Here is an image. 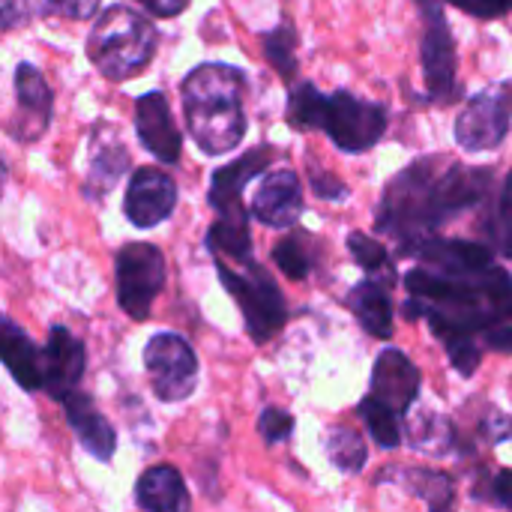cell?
I'll return each mask as SVG.
<instances>
[{
    "mask_svg": "<svg viewBox=\"0 0 512 512\" xmlns=\"http://www.w3.org/2000/svg\"><path fill=\"white\" fill-rule=\"evenodd\" d=\"M348 306L369 336L384 342L393 336V303L378 282H360L348 294Z\"/></svg>",
    "mask_w": 512,
    "mask_h": 512,
    "instance_id": "obj_22",
    "label": "cell"
},
{
    "mask_svg": "<svg viewBox=\"0 0 512 512\" xmlns=\"http://www.w3.org/2000/svg\"><path fill=\"white\" fill-rule=\"evenodd\" d=\"M492 495L501 507H510L512 510V471H498L495 474V483H492Z\"/></svg>",
    "mask_w": 512,
    "mask_h": 512,
    "instance_id": "obj_38",
    "label": "cell"
},
{
    "mask_svg": "<svg viewBox=\"0 0 512 512\" xmlns=\"http://www.w3.org/2000/svg\"><path fill=\"white\" fill-rule=\"evenodd\" d=\"M144 369L153 393L162 402H183L198 384V357L177 333H156L144 348Z\"/></svg>",
    "mask_w": 512,
    "mask_h": 512,
    "instance_id": "obj_7",
    "label": "cell"
},
{
    "mask_svg": "<svg viewBox=\"0 0 512 512\" xmlns=\"http://www.w3.org/2000/svg\"><path fill=\"white\" fill-rule=\"evenodd\" d=\"M512 123V87L480 90L456 117V141L468 153H486L504 144Z\"/></svg>",
    "mask_w": 512,
    "mask_h": 512,
    "instance_id": "obj_8",
    "label": "cell"
},
{
    "mask_svg": "<svg viewBox=\"0 0 512 512\" xmlns=\"http://www.w3.org/2000/svg\"><path fill=\"white\" fill-rule=\"evenodd\" d=\"M117 303L132 321H147L165 288V258L150 243H129L114 258Z\"/></svg>",
    "mask_w": 512,
    "mask_h": 512,
    "instance_id": "obj_5",
    "label": "cell"
},
{
    "mask_svg": "<svg viewBox=\"0 0 512 512\" xmlns=\"http://www.w3.org/2000/svg\"><path fill=\"white\" fill-rule=\"evenodd\" d=\"M489 234H492L495 249L501 255L512 258V171L507 174L504 186H501V195H498V204H495V216H492Z\"/></svg>",
    "mask_w": 512,
    "mask_h": 512,
    "instance_id": "obj_30",
    "label": "cell"
},
{
    "mask_svg": "<svg viewBox=\"0 0 512 512\" xmlns=\"http://www.w3.org/2000/svg\"><path fill=\"white\" fill-rule=\"evenodd\" d=\"M312 189H315V195H321L327 201H339L348 195V186L342 180H336L333 174H321V171H312Z\"/></svg>",
    "mask_w": 512,
    "mask_h": 512,
    "instance_id": "obj_36",
    "label": "cell"
},
{
    "mask_svg": "<svg viewBox=\"0 0 512 512\" xmlns=\"http://www.w3.org/2000/svg\"><path fill=\"white\" fill-rule=\"evenodd\" d=\"M138 504L147 512H192V498L177 468L156 465L141 474L135 489Z\"/></svg>",
    "mask_w": 512,
    "mask_h": 512,
    "instance_id": "obj_21",
    "label": "cell"
},
{
    "mask_svg": "<svg viewBox=\"0 0 512 512\" xmlns=\"http://www.w3.org/2000/svg\"><path fill=\"white\" fill-rule=\"evenodd\" d=\"M135 3H141L150 15H159V18H174L189 6V0H135Z\"/></svg>",
    "mask_w": 512,
    "mask_h": 512,
    "instance_id": "obj_37",
    "label": "cell"
},
{
    "mask_svg": "<svg viewBox=\"0 0 512 512\" xmlns=\"http://www.w3.org/2000/svg\"><path fill=\"white\" fill-rule=\"evenodd\" d=\"M216 270L222 276V285L237 300V306H240V312L246 318L249 336L255 342L273 339L285 327V318H288L285 297H282L279 285L255 261L231 264V261L216 258Z\"/></svg>",
    "mask_w": 512,
    "mask_h": 512,
    "instance_id": "obj_4",
    "label": "cell"
},
{
    "mask_svg": "<svg viewBox=\"0 0 512 512\" xmlns=\"http://www.w3.org/2000/svg\"><path fill=\"white\" fill-rule=\"evenodd\" d=\"M258 432L267 444H279L294 432V417L282 408H267L258 420Z\"/></svg>",
    "mask_w": 512,
    "mask_h": 512,
    "instance_id": "obj_34",
    "label": "cell"
},
{
    "mask_svg": "<svg viewBox=\"0 0 512 512\" xmlns=\"http://www.w3.org/2000/svg\"><path fill=\"white\" fill-rule=\"evenodd\" d=\"M303 213V186L300 177L288 168L264 177L252 198V216L270 228H288Z\"/></svg>",
    "mask_w": 512,
    "mask_h": 512,
    "instance_id": "obj_15",
    "label": "cell"
},
{
    "mask_svg": "<svg viewBox=\"0 0 512 512\" xmlns=\"http://www.w3.org/2000/svg\"><path fill=\"white\" fill-rule=\"evenodd\" d=\"M444 348H447L450 363H453L465 378H471V375L480 369L483 351L474 345V339H471V336H447V339H444Z\"/></svg>",
    "mask_w": 512,
    "mask_h": 512,
    "instance_id": "obj_32",
    "label": "cell"
},
{
    "mask_svg": "<svg viewBox=\"0 0 512 512\" xmlns=\"http://www.w3.org/2000/svg\"><path fill=\"white\" fill-rule=\"evenodd\" d=\"M411 441H414V447H417V450L438 456V453L450 450L453 429H450V423H447L444 417H438V414H429V411H426L420 420H411Z\"/></svg>",
    "mask_w": 512,
    "mask_h": 512,
    "instance_id": "obj_28",
    "label": "cell"
},
{
    "mask_svg": "<svg viewBox=\"0 0 512 512\" xmlns=\"http://www.w3.org/2000/svg\"><path fill=\"white\" fill-rule=\"evenodd\" d=\"M156 54V27L129 6H108L87 36L90 63L111 81L135 78Z\"/></svg>",
    "mask_w": 512,
    "mask_h": 512,
    "instance_id": "obj_3",
    "label": "cell"
},
{
    "mask_svg": "<svg viewBox=\"0 0 512 512\" xmlns=\"http://www.w3.org/2000/svg\"><path fill=\"white\" fill-rule=\"evenodd\" d=\"M24 18V3L21 0H0V30L15 27Z\"/></svg>",
    "mask_w": 512,
    "mask_h": 512,
    "instance_id": "obj_39",
    "label": "cell"
},
{
    "mask_svg": "<svg viewBox=\"0 0 512 512\" xmlns=\"http://www.w3.org/2000/svg\"><path fill=\"white\" fill-rule=\"evenodd\" d=\"M372 399L387 405L393 414H405L420 396V369L396 348L381 351L372 369Z\"/></svg>",
    "mask_w": 512,
    "mask_h": 512,
    "instance_id": "obj_14",
    "label": "cell"
},
{
    "mask_svg": "<svg viewBox=\"0 0 512 512\" xmlns=\"http://www.w3.org/2000/svg\"><path fill=\"white\" fill-rule=\"evenodd\" d=\"M423 12H426V27L420 39L423 81L432 96H444L456 84V42L447 18L435 3H423Z\"/></svg>",
    "mask_w": 512,
    "mask_h": 512,
    "instance_id": "obj_9",
    "label": "cell"
},
{
    "mask_svg": "<svg viewBox=\"0 0 512 512\" xmlns=\"http://www.w3.org/2000/svg\"><path fill=\"white\" fill-rule=\"evenodd\" d=\"M420 258L450 279H468V276H483L495 267V255L489 246L468 243V240H423L420 243Z\"/></svg>",
    "mask_w": 512,
    "mask_h": 512,
    "instance_id": "obj_17",
    "label": "cell"
},
{
    "mask_svg": "<svg viewBox=\"0 0 512 512\" xmlns=\"http://www.w3.org/2000/svg\"><path fill=\"white\" fill-rule=\"evenodd\" d=\"M492 183L486 168H465L459 162L426 156L396 174L378 207V231L399 234L405 243L426 240L441 222L474 207Z\"/></svg>",
    "mask_w": 512,
    "mask_h": 512,
    "instance_id": "obj_1",
    "label": "cell"
},
{
    "mask_svg": "<svg viewBox=\"0 0 512 512\" xmlns=\"http://www.w3.org/2000/svg\"><path fill=\"white\" fill-rule=\"evenodd\" d=\"M3 183H6V165H3V159H0V192H3Z\"/></svg>",
    "mask_w": 512,
    "mask_h": 512,
    "instance_id": "obj_41",
    "label": "cell"
},
{
    "mask_svg": "<svg viewBox=\"0 0 512 512\" xmlns=\"http://www.w3.org/2000/svg\"><path fill=\"white\" fill-rule=\"evenodd\" d=\"M360 417H363V423H366L372 441H375L381 450H396V447L402 444V432H399L396 414H393L387 405H381L378 399L366 396V399L360 402Z\"/></svg>",
    "mask_w": 512,
    "mask_h": 512,
    "instance_id": "obj_26",
    "label": "cell"
},
{
    "mask_svg": "<svg viewBox=\"0 0 512 512\" xmlns=\"http://www.w3.org/2000/svg\"><path fill=\"white\" fill-rule=\"evenodd\" d=\"M33 12L42 15H63V18H90L96 15L99 0H27Z\"/></svg>",
    "mask_w": 512,
    "mask_h": 512,
    "instance_id": "obj_33",
    "label": "cell"
},
{
    "mask_svg": "<svg viewBox=\"0 0 512 512\" xmlns=\"http://www.w3.org/2000/svg\"><path fill=\"white\" fill-rule=\"evenodd\" d=\"M264 57L288 81L297 69V33L291 24H279L264 36Z\"/></svg>",
    "mask_w": 512,
    "mask_h": 512,
    "instance_id": "obj_27",
    "label": "cell"
},
{
    "mask_svg": "<svg viewBox=\"0 0 512 512\" xmlns=\"http://www.w3.org/2000/svg\"><path fill=\"white\" fill-rule=\"evenodd\" d=\"M348 252H351V258H354L363 270H369V273H375V270H381V267L387 264V249H384V243H378L375 237H369V234H363V231L348 234Z\"/></svg>",
    "mask_w": 512,
    "mask_h": 512,
    "instance_id": "obj_31",
    "label": "cell"
},
{
    "mask_svg": "<svg viewBox=\"0 0 512 512\" xmlns=\"http://www.w3.org/2000/svg\"><path fill=\"white\" fill-rule=\"evenodd\" d=\"M15 99H18V141H36L51 123V87L45 84L42 72L30 63L15 69Z\"/></svg>",
    "mask_w": 512,
    "mask_h": 512,
    "instance_id": "obj_16",
    "label": "cell"
},
{
    "mask_svg": "<svg viewBox=\"0 0 512 512\" xmlns=\"http://www.w3.org/2000/svg\"><path fill=\"white\" fill-rule=\"evenodd\" d=\"M87 366L84 345L63 327H54L48 333V345L42 348V390L54 399H66Z\"/></svg>",
    "mask_w": 512,
    "mask_h": 512,
    "instance_id": "obj_12",
    "label": "cell"
},
{
    "mask_svg": "<svg viewBox=\"0 0 512 512\" xmlns=\"http://www.w3.org/2000/svg\"><path fill=\"white\" fill-rule=\"evenodd\" d=\"M321 129L330 135V141L339 150L366 153L387 132V111L375 102L357 99L348 90H336L333 96H327Z\"/></svg>",
    "mask_w": 512,
    "mask_h": 512,
    "instance_id": "obj_6",
    "label": "cell"
},
{
    "mask_svg": "<svg viewBox=\"0 0 512 512\" xmlns=\"http://www.w3.org/2000/svg\"><path fill=\"white\" fill-rule=\"evenodd\" d=\"M273 261H276V267H279L288 279H306L309 270H312V255H309L306 243H303L297 234H291V237H285V240L276 243Z\"/></svg>",
    "mask_w": 512,
    "mask_h": 512,
    "instance_id": "obj_29",
    "label": "cell"
},
{
    "mask_svg": "<svg viewBox=\"0 0 512 512\" xmlns=\"http://www.w3.org/2000/svg\"><path fill=\"white\" fill-rule=\"evenodd\" d=\"M129 153L111 132V126H99L93 135V156H90V174L84 183L87 198H102L114 189V183L126 174Z\"/></svg>",
    "mask_w": 512,
    "mask_h": 512,
    "instance_id": "obj_20",
    "label": "cell"
},
{
    "mask_svg": "<svg viewBox=\"0 0 512 512\" xmlns=\"http://www.w3.org/2000/svg\"><path fill=\"white\" fill-rule=\"evenodd\" d=\"M246 78L225 63H204L183 81V111L195 144L210 153L234 150L246 135Z\"/></svg>",
    "mask_w": 512,
    "mask_h": 512,
    "instance_id": "obj_2",
    "label": "cell"
},
{
    "mask_svg": "<svg viewBox=\"0 0 512 512\" xmlns=\"http://www.w3.org/2000/svg\"><path fill=\"white\" fill-rule=\"evenodd\" d=\"M324 105H327V96L318 93V87L312 81H303L294 87V93L288 99V123L294 129H321Z\"/></svg>",
    "mask_w": 512,
    "mask_h": 512,
    "instance_id": "obj_25",
    "label": "cell"
},
{
    "mask_svg": "<svg viewBox=\"0 0 512 512\" xmlns=\"http://www.w3.org/2000/svg\"><path fill=\"white\" fill-rule=\"evenodd\" d=\"M405 483H408V489H411L414 495H420V498L429 504V510L432 512H453V498H456V492H453V480H450L447 474L420 468V471H408V474H405Z\"/></svg>",
    "mask_w": 512,
    "mask_h": 512,
    "instance_id": "obj_24",
    "label": "cell"
},
{
    "mask_svg": "<svg viewBox=\"0 0 512 512\" xmlns=\"http://www.w3.org/2000/svg\"><path fill=\"white\" fill-rule=\"evenodd\" d=\"M273 159L270 147H255L243 153L237 162L219 168L210 183V204L219 213V222L228 225H246V210H243V189L252 177H258Z\"/></svg>",
    "mask_w": 512,
    "mask_h": 512,
    "instance_id": "obj_10",
    "label": "cell"
},
{
    "mask_svg": "<svg viewBox=\"0 0 512 512\" xmlns=\"http://www.w3.org/2000/svg\"><path fill=\"white\" fill-rule=\"evenodd\" d=\"M63 411H66V420L72 426V432L78 435L81 447L87 453H93L96 459L108 462L114 456V447H117V435L111 429V423L102 417V411L90 402V396L72 390L66 399H63Z\"/></svg>",
    "mask_w": 512,
    "mask_h": 512,
    "instance_id": "obj_18",
    "label": "cell"
},
{
    "mask_svg": "<svg viewBox=\"0 0 512 512\" xmlns=\"http://www.w3.org/2000/svg\"><path fill=\"white\" fill-rule=\"evenodd\" d=\"M486 429H489V435H492V441H504V438H510L512 435V423L510 420H504L501 414H495L489 423H486Z\"/></svg>",
    "mask_w": 512,
    "mask_h": 512,
    "instance_id": "obj_40",
    "label": "cell"
},
{
    "mask_svg": "<svg viewBox=\"0 0 512 512\" xmlns=\"http://www.w3.org/2000/svg\"><path fill=\"white\" fill-rule=\"evenodd\" d=\"M324 450L330 456V462L345 471V474H357L363 471L366 459H369V450H366V441L348 429V426H330L324 432Z\"/></svg>",
    "mask_w": 512,
    "mask_h": 512,
    "instance_id": "obj_23",
    "label": "cell"
},
{
    "mask_svg": "<svg viewBox=\"0 0 512 512\" xmlns=\"http://www.w3.org/2000/svg\"><path fill=\"white\" fill-rule=\"evenodd\" d=\"M135 129H138V138L141 144L165 165H174L180 159V147H183V138H180V129L171 117V105L165 99V93L153 90L147 96H141L135 102Z\"/></svg>",
    "mask_w": 512,
    "mask_h": 512,
    "instance_id": "obj_13",
    "label": "cell"
},
{
    "mask_svg": "<svg viewBox=\"0 0 512 512\" xmlns=\"http://www.w3.org/2000/svg\"><path fill=\"white\" fill-rule=\"evenodd\" d=\"M450 3H456L462 12L477 18H498L510 9V0H450Z\"/></svg>",
    "mask_w": 512,
    "mask_h": 512,
    "instance_id": "obj_35",
    "label": "cell"
},
{
    "mask_svg": "<svg viewBox=\"0 0 512 512\" xmlns=\"http://www.w3.org/2000/svg\"><path fill=\"white\" fill-rule=\"evenodd\" d=\"M177 204V183L159 168H141L132 174L126 189V216L138 228H156L174 213Z\"/></svg>",
    "mask_w": 512,
    "mask_h": 512,
    "instance_id": "obj_11",
    "label": "cell"
},
{
    "mask_svg": "<svg viewBox=\"0 0 512 512\" xmlns=\"http://www.w3.org/2000/svg\"><path fill=\"white\" fill-rule=\"evenodd\" d=\"M510 9H512V0H510Z\"/></svg>",
    "mask_w": 512,
    "mask_h": 512,
    "instance_id": "obj_42",
    "label": "cell"
},
{
    "mask_svg": "<svg viewBox=\"0 0 512 512\" xmlns=\"http://www.w3.org/2000/svg\"><path fill=\"white\" fill-rule=\"evenodd\" d=\"M0 363L9 369L18 387L30 393L42 390V351L6 315H0Z\"/></svg>",
    "mask_w": 512,
    "mask_h": 512,
    "instance_id": "obj_19",
    "label": "cell"
}]
</instances>
